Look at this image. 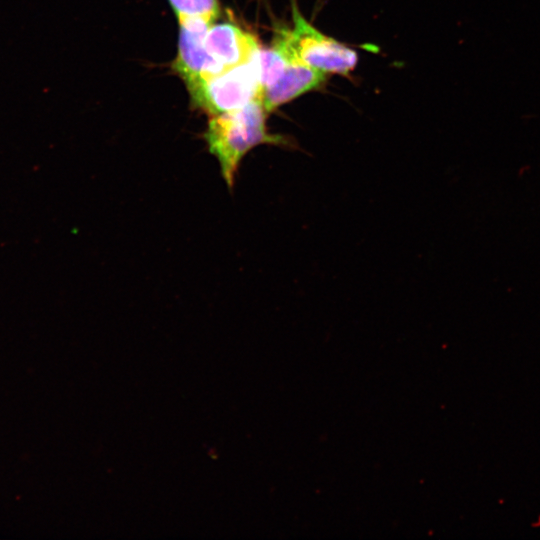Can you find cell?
<instances>
[{"label": "cell", "instance_id": "6", "mask_svg": "<svg viewBox=\"0 0 540 540\" xmlns=\"http://www.w3.org/2000/svg\"><path fill=\"white\" fill-rule=\"evenodd\" d=\"M326 78V73L292 61L276 81L262 90V104L270 113L300 95L320 87Z\"/></svg>", "mask_w": 540, "mask_h": 540}, {"label": "cell", "instance_id": "7", "mask_svg": "<svg viewBox=\"0 0 540 540\" xmlns=\"http://www.w3.org/2000/svg\"><path fill=\"white\" fill-rule=\"evenodd\" d=\"M178 20L202 18L214 22L220 14L218 0H168Z\"/></svg>", "mask_w": 540, "mask_h": 540}, {"label": "cell", "instance_id": "2", "mask_svg": "<svg viewBox=\"0 0 540 540\" xmlns=\"http://www.w3.org/2000/svg\"><path fill=\"white\" fill-rule=\"evenodd\" d=\"M292 29H281L274 37L289 58L324 73L346 75L357 64L355 50L312 26L301 14L296 0H291Z\"/></svg>", "mask_w": 540, "mask_h": 540}, {"label": "cell", "instance_id": "5", "mask_svg": "<svg viewBox=\"0 0 540 540\" xmlns=\"http://www.w3.org/2000/svg\"><path fill=\"white\" fill-rule=\"evenodd\" d=\"M205 48L225 70L248 62L260 48L257 38L236 24H211L205 36Z\"/></svg>", "mask_w": 540, "mask_h": 540}, {"label": "cell", "instance_id": "4", "mask_svg": "<svg viewBox=\"0 0 540 540\" xmlns=\"http://www.w3.org/2000/svg\"><path fill=\"white\" fill-rule=\"evenodd\" d=\"M178 21V53L171 67L187 89L226 71L205 48V36L213 22L202 18Z\"/></svg>", "mask_w": 540, "mask_h": 540}, {"label": "cell", "instance_id": "3", "mask_svg": "<svg viewBox=\"0 0 540 540\" xmlns=\"http://www.w3.org/2000/svg\"><path fill=\"white\" fill-rule=\"evenodd\" d=\"M256 54L248 62L188 88L191 104L211 117L237 110L254 99L261 100Z\"/></svg>", "mask_w": 540, "mask_h": 540}, {"label": "cell", "instance_id": "1", "mask_svg": "<svg viewBox=\"0 0 540 540\" xmlns=\"http://www.w3.org/2000/svg\"><path fill=\"white\" fill-rule=\"evenodd\" d=\"M267 116L262 101L254 99L237 110L210 117L203 138L229 189L243 158L253 148L262 144L291 146L284 136L269 133Z\"/></svg>", "mask_w": 540, "mask_h": 540}]
</instances>
